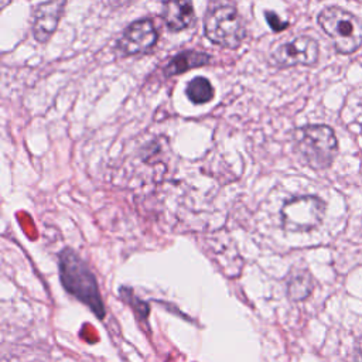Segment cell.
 Returning <instances> with one entry per match:
<instances>
[{"mask_svg": "<svg viewBox=\"0 0 362 362\" xmlns=\"http://www.w3.org/2000/svg\"><path fill=\"white\" fill-rule=\"evenodd\" d=\"M59 279L71 296L89 307L98 318H105V304L96 277L72 249H64L59 253Z\"/></svg>", "mask_w": 362, "mask_h": 362, "instance_id": "6da1fadb", "label": "cell"}, {"mask_svg": "<svg viewBox=\"0 0 362 362\" xmlns=\"http://www.w3.org/2000/svg\"><path fill=\"white\" fill-rule=\"evenodd\" d=\"M293 147L304 164L314 170H324L332 164L338 141L329 126L305 124L294 130Z\"/></svg>", "mask_w": 362, "mask_h": 362, "instance_id": "7a4b0ae2", "label": "cell"}, {"mask_svg": "<svg viewBox=\"0 0 362 362\" xmlns=\"http://www.w3.org/2000/svg\"><path fill=\"white\" fill-rule=\"evenodd\" d=\"M317 21L339 54L351 55L362 45V20L354 13L331 6L320 11Z\"/></svg>", "mask_w": 362, "mask_h": 362, "instance_id": "3957f363", "label": "cell"}, {"mask_svg": "<svg viewBox=\"0 0 362 362\" xmlns=\"http://www.w3.org/2000/svg\"><path fill=\"white\" fill-rule=\"evenodd\" d=\"M204 31L211 42L230 49L238 48L246 35L243 20L230 4H219L208 11Z\"/></svg>", "mask_w": 362, "mask_h": 362, "instance_id": "277c9868", "label": "cell"}, {"mask_svg": "<svg viewBox=\"0 0 362 362\" xmlns=\"http://www.w3.org/2000/svg\"><path fill=\"white\" fill-rule=\"evenodd\" d=\"M325 202L315 195H301L288 199L280 212L281 226L287 232H308L324 219Z\"/></svg>", "mask_w": 362, "mask_h": 362, "instance_id": "5b68a950", "label": "cell"}, {"mask_svg": "<svg viewBox=\"0 0 362 362\" xmlns=\"http://www.w3.org/2000/svg\"><path fill=\"white\" fill-rule=\"evenodd\" d=\"M318 42L308 35H298L290 41L279 44L270 54L272 62L279 68L297 65L314 66L318 62Z\"/></svg>", "mask_w": 362, "mask_h": 362, "instance_id": "8992f818", "label": "cell"}, {"mask_svg": "<svg viewBox=\"0 0 362 362\" xmlns=\"http://www.w3.org/2000/svg\"><path fill=\"white\" fill-rule=\"evenodd\" d=\"M158 34L150 18L133 21L117 40V49L122 55H140L150 51L157 42Z\"/></svg>", "mask_w": 362, "mask_h": 362, "instance_id": "52a82bcc", "label": "cell"}, {"mask_svg": "<svg viewBox=\"0 0 362 362\" xmlns=\"http://www.w3.org/2000/svg\"><path fill=\"white\" fill-rule=\"evenodd\" d=\"M66 0H48L37 6L33 14V35L34 38L45 44L58 27L62 17Z\"/></svg>", "mask_w": 362, "mask_h": 362, "instance_id": "ba28073f", "label": "cell"}, {"mask_svg": "<svg viewBox=\"0 0 362 362\" xmlns=\"http://www.w3.org/2000/svg\"><path fill=\"white\" fill-rule=\"evenodd\" d=\"M161 17L170 31L178 33L185 30L194 20L192 0H164Z\"/></svg>", "mask_w": 362, "mask_h": 362, "instance_id": "9c48e42d", "label": "cell"}, {"mask_svg": "<svg viewBox=\"0 0 362 362\" xmlns=\"http://www.w3.org/2000/svg\"><path fill=\"white\" fill-rule=\"evenodd\" d=\"M211 61V57L205 52L199 51H184L177 54L164 68L165 76H174L178 74H184L191 68L206 65Z\"/></svg>", "mask_w": 362, "mask_h": 362, "instance_id": "30bf717a", "label": "cell"}, {"mask_svg": "<svg viewBox=\"0 0 362 362\" xmlns=\"http://www.w3.org/2000/svg\"><path fill=\"white\" fill-rule=\"evenodd\" d=\"M313 287H314L313 277L307 272L301 270L290 276L287 281V296L293 301H303L311 294Z\"/></svg>", "mask_w": 362, "mask_h": 362, "instance_id": "8fae6325", "label": "cell"}, {"mask_svg": "<svg viewBox=\"0 0 362 362\" xmlns=\"http://www.w3.org/2000/svg\"><path fill=\"white\" fill-rule=\"evenodd\" d=\"M185 93H187L188 99L192 103L202 105V103H206V102L212 100V98H214V88H212L211 82L206 78L197 76V78H194L187 85Z\"/></svg>", "mask_w": 362, "mask_h": 362, "instance_id": "7c38bea8", "label": "cell"}, {"mask_svg": "<svg viewBox=\"0 0 362 362\" xmlns=\"http://www.w3.org/2000/svg\"><path fill=\"white\" fill-rule=\"evenodd\" d=\"M264 17H266L267 24L270 25V28L273 31H283V30H286L288 27V23L283 21L274 11H266Z\"/></svg>", "mask_w": 362, "mask_h": 362, "instance_id": "4fadbf2b", "label": "cell"}, {"mask_svg": "<svg viewBox=\"0 0 362 362\" xmlns=\"http://www.w3.org/2000/svg\"><path fill=\"white\" fill-rule=\"evenodd\" d=\"M355 361L356 362H362V338L358 341L356 344V349H355Z\"/></svg>", "mask_w": 362, "mask_h": 362, "instance_id": "5bb4252c", "label": "cell"}]
</instances>
